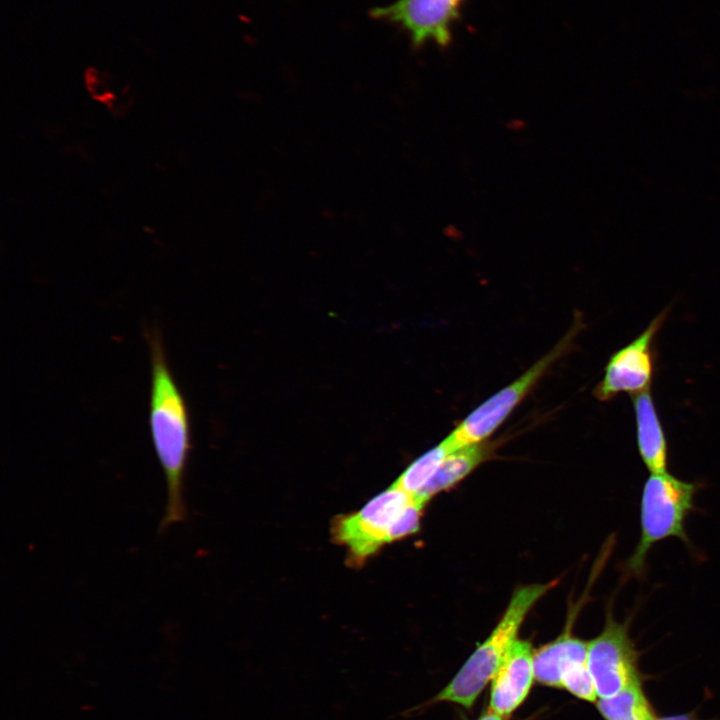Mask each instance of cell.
Wrapping results in <instances>:
<instances>
[{
  "instance_id": "6da1fadb",
  "label": "cell",
  "mask_w": 720,
  "mask_h": 720,
  "mask_svg": "<svg viewBox=\"0 0 720 720\" xmlns=\"http://www.w3.org/2000/svg\"><path fill=\"white\" fill-rule=\"evenodd\" d=\"M151 377L149 429L153 447L164 473L167 502L160 530L184 521V479L191 450V424L186 400L166 357L157 329L148 334Z\"/></svg>"
},
{
  "instance_id": "7a4b0ae2",
  "label": "cell",
  "mask_w": 720,
  "mask_h": 720,
  "mask_svg": "<svg viewBox=\"0 0 720 720\" xmlns=\"http://www.w3.org/2000/svg\"><path fill=\"white\" fill-rule=\"evenodd\" d=\"M424 506L392 484L359 511L338 516L331 532L351 563L361 565L385 544L417 532Z\"/></svg>"
},
{
  "instance_id": "3957f363",
  "label": "cell",
  "mask_w": 720,
  "mask_h": 720,
  "mask_svg": "<svg viewBox=\"0 0 720 720\" xmlns=\"http://www.w3.org/2000/svg\"><path fill=\"white\" fill-rule=\"evenodd\" d=\"M555 584L556 581H553L517 588L494 630L435 700L471 707L488 682L492 681L507 651L517 639L528 612Z\"/></svg>"
},
{
  "instance_id": "277c9868",
  "label": "cell",
  "mask_w": 720,
  "mask_h": 720,
  "mask_svg": "<svg viewBox=\"0 0 720 720\" xmlns=\"http://www.w3.org/2000/svg\"><path fill=\"white\" fill-rule=\"evenodd\" d=\"M698 486L666 472L651 473L643 485L640 502V538L625 569L641 576L649 551L656 543L670 537L691 546L685 529L688 515L695 510Z\"/></svg>"
},
{
  "instance_id": "5b68a950",
  "label": "cell",
  "mask_w": 720,
  "mask_h": 720,
  "mask_svg": "<svg viewBox=\"0 0 720 720\" xmlns=\"http://www.w3.org/2000/svg\"><path fill=\"white\" fill-rule=\"evenodd\" d=\"M582 327L581 319L576 317L570 329L549 352L459 421L447 436L453 447L457 449L486 441L535 388L550 367L573 348Z\"/></svg>"
},
{
  "instance_id": "8992f818",
  "label": "cell",
  "mask_w": 720,
  "mask_h": 720,
  "mask_svg": "<svg viewBox=\"0 0 720 720\" xmlns=\"http://www.w3.org/2000/svg\"><path fill=\"white\" fill-rule=\"evenodd\" d=\"M639 653L629 636V622L609 613L602 632L588 644L587 664L598 698H608L641 679Z\"/></svg>"
},
{
  "instance_id": "52a82bcc",
  "label": "cell",
  "mask_w": 720,
  "mask_h": 720,
  "mask_svg": "<svg viewBox=\"0 0 720 720\" xmlns=\"http://www.w3.org/2000/svg\"><path fill=\"white\" fill-rule=\"evenodd\" d=\"M668 316L660 312L630 343L609 358L601 381L593 390L594 397L607 402L621 393L630 396L650 389L655 372V338Z\"/></svg>"
},
{
  "instance_id": "ba28073f",
  "label": "cell",
  "mask_w": 720,
  "mask_h": 720,
  "mask_svg": "<svg viewBox=\"0 0 720 720\" xmlns=\"http://www.w3.org/2000/svg\"><path fill=\"white\" fill-rule=\"evenodd\" d=\"M465 0H396L371 10V17L398 26L412 46L433 42L445 49L453 39V27L461 17Z\"/></svg>"
},
{
  "instance_id": "9c48e42d",
  "label": "cell",
  "mask_w": 720,
  "mask_h": 720,
  "mask_svg": "<svg viewBox=\"0 0 720 720\" xmlns=\"http://www.w3.org/2000/svg\"><path fill=\"white\" fill-rule=\"evenodd\" d=\"M588 644L565 632L535 650V679L547 686L564 688L582 700L594 702L597 693L587 664Z\"/></svg>"
},
{
  "instance_id": "30bf717a",
  "label": "cell",
  "mask_w": 720,
  "mask_h": 720,
  "mask_svg": "<svg viewBox=\"0 0 720 720\" xmlns=\"http://www.w3.org/2000/svg\"><path fill=\"white\" fill-rule=\"evenodd\" d=\"M533 653L528 641L513 642L492 679L490 710L507 716L524 701L535 678Z\"/></svg>"
},
{
  "instance_id": "8fae6325",
  "label": "cell",
  "mask_w": 720,
  "mask_h": 720,
  "mask_svg": "<svg viewBox=\"0 0 720 720\" xmlns=\"http://www.w3.org/2000/svg\"><path fill=\"white\" fill-rule=\"evenodd\" d=\"M632 397L639 455L651 473L667 471L668 444L650 389Z\"/></svg>"
},
{
  "instance_id": "7c38bea8",
  "label": "cell",
  "mask_w": 720,
  "mask_h": 720,
  "mask_svg": "<svg viewBox=\"0 0 720 720\" xmlns=\"http://www.w3.org/2000/svg\"><path fill=\"white\" fill-rule=\"evenodd\" d=\"M494 449L495 443L483 441L452 450L443 459L431 480L414 498L426 505L433 496L453 487L487 460Z\"/></svg>"
},
{
  "instance_id": "4fadbf2b",
  "label": "cell",
  "mask_w": 720,
  "mask_h": 720,
  "mask_svg": "<svg viewBox=\"0 0 720 720\" xmlns=\"http://www.w3.org/2000/svg\"><path fill=\"white\" fill-rule=\"evenodd\" d=\"M597 708L605 720H656L657 718L643 690L641 679L631 682L611 697L599 698Z\"/></svg>"
},
{
  "instance_id": "5bb4252c",
  "label": "cell",
  "mask_w": 720,
  "mask_h": 720,
  "mask_svg": "<svg viewBox=\"0 0 720 720\" xmlns=\"http://www.w3.org/2000/svg\"><path fill=\"white\" fill-rule=\"evenodd\" d=\"M455 450L449 439L444 438L439 444L426 451L414 460L396 479L394 486L411 496H417L434 476L446 455Z\"/></svg>"
},
{
  "instance_id": "9a60e30c",
  "label": "cell",
  "mask_w": 720,
  "mask_h": 720,
  "mask_svg": "<svg viewBox=\"0 0 720 720\" xmlns=\"http://www.w3.org/2000/svg\"><path fill=\"white\" fill-rule=\"evenodd\" d=\"M656 720H701L695 713H685L670 716L657 717Z\"/></svg>"
},
{
  "instance_id": "2e32d148",
  "label": "cell",
  "mask_w": 720,
  "mask_h": 720,
  "mask_svg": "<svg viewBox=\"0 0 720 720\" xmlns=\"http://www.w3.org/2000/svg\"><path fill=\"white\" fill-rule=\"evenodd\" d=\"M505 717L489 709L478 720H506Z\"/></svg>"
}]
</instances>
